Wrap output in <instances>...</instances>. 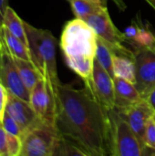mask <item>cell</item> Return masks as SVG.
I'll return each instance as SVG.
<instances>
[{
	"mask_svg": "<svg viewBox=\"0 0 155 156\" xmlns=\"http://www.w3.org/2000/svg\"><path fill=\"white\" fill-rule=\"evenodd\" d=\"M55 125L61 136L87 156L110 155L111 121L107 110L85 86L60 84Z\"/></svg>",
	"mask_w": 155,
	"mask_h": 156,
	"instance_id": "obj_1",
	"label": "cell"
},
{
	"mask_svg": "<svg viewBox=\"0 0 155 156\" xmlns=\"http://www.w3.org/2000/svg\"><path fill=\"white\" fill-rule=\"evenodd\" d=\"M60 48L69 68L73 70L84 84L90 82L96 58L97 35L82 19L75 18L66 23L61 37Z\"/></svg>",
	"mask_w": 155,
	"mask_h": 156,
	"instance_id": "obj_2",
	"label": "cell"
},
{
	"mask_svg": "<svg viewBox=\"0 0 155 156\" xmlns=\"http://www.w3.org/2000/svg\"><path fill=\"white\" fill-rule=\"evenodd\" d=\"M24 24L32 62L46 81L57 108L58 88L61 84L58 76L56 60L57 39L49 30L37 28L26 21Z\"/></svg>",
	"mask_w": 155,
	"mask_h": 156,
	"instance_id": "obj_3",
	"label": "cell"
},
{
	"mask_svg": "<svg viewBox=\"0 0 155 156\" xmlns=\"http://www.w3.org/2000/svg\"><path fill=\"white\" fill-rule=\"evenodd\" d=\"M109 116L111 121L110 155H144L146 149L143 146L129 123L115 108L109 111Z\"/></svg>",
	"mask_w": 155,
	"mask_h": 156,
	"instance_id": "obj_4",
	"label": "cell"
},
{
	"mask_svg": "<svg viewBox=\"0 0 155 156\" xmlns=\"http://www.w3.org/2000/svg\"><path fill=\"white\" fill-rule=\"evenodd\" d=\"M60 136L55 125L41 121L22 136L20 156H54Z\"/></svg>",
	"mask_w": 155,
	"mask_h": 156,
	"instance_id": "obj_5",
	"label": "cell"
},
{
	"mask_svg": "<svg viewBox=\"0 0 155 156\" xmlns=\"http://www.w3.org/2000/svg\"><path fill=\"white\" fill-rule=\"evenodd\" d=\"M0 82L9 93L29 101L30 91L24 85L15 58L9 52L3 37L0 40Z\"/></svg>",
	"mask_w": 155,
	"mask_h": 156,
	"instance_id": "obj_6",
	"label": "cell"
},
{
	"mask_svg": "<svg viewBox=\"0 0 155 156\" xmlns=\"http://www.w3.org/2000/svg\"><path fill=\"white\" fill-rule=\"evenodd\" d=\"M136 67L135 86L143 99L155 87V45L133 50Z\"/></svg>",
	"mask_w": 155,
	"mask_h": 156,
	"instance_id": "obj_7",
	"label": "cell"
},
{
	"mask_svg": "<svg viewBox=\"0 0 155 156\" xmlns=\"http://www.w3.org/2000/svg\"><path fill=\"white\" fill-rule=\"evenodd\" d=\"M85 86L96 99L107 109L115 108V92L113 78L95 58L91 79Z\"/></svg>",
	"mask_w": 155,
	"mask_h": 156,
	"instance_id": "obj_8",
	"label": "cell"
},
{
	"mask_svg": "<svg viewBox=\"0 0 155 156\" xmlns=\"http://www.w3.org/2000/svg\"><path fill=\"white\" fill-rule=\"evenodd\" d=\"M84 21L94 30L99 37L108 43L115 47H122L125 43L122 32L112 22L107 6H103L98 12L89 16Z\"/></svg>",
	"mask_w": 155,
	"mask_h": 156,
	"instance_id": "obj_9",
	"label": "cell"
},
{
	"mask_svg": "<svg viewBox=\"0 0 155 156\" xmlns=\"http://www.w3.org/2000/svg\"><path fill=\"white\" fill-rule=\"evenodd\" d=\"M121 116L129 123L139 141L143 144V137L145 127L148 121L154 115L155 110L145 100L142 99L139 101L123 109H116ZM145 148V147H144Z\"/></svg>",
	"mask_w": 155,
	"mask_h": 156,
	"instance_id": "obj_10",
	"label": "cell"
},
{
	"mask_svg": "<svg viewBox=\"0 0 155 156\" xmlns=\"http://www.w3.org/2000/svg\"><path fill=\"white\" fill-rule=\"evenodd\" d=\"M29 102L40 120L55 125L56 102L43 78L31 90Z\"/></svg>",
	"mask_w": 155,
	"mask_h": 156,
	"instance_id": "obj_11",
	"label": "cell"
},
{
	"mask_svg": "<svg viewBox=\"0 0 155 156\" xmlns=\"http://www.w3.org/2000/svg\"><path fill=\"white\" fill-rule=\"evenodd\" d=\"M5 112L17 122L23 133L42 121L37 116L29 101L20 99L9 92Z\"/></svg>",
	"mask_w": 155,
	"mask_h": 156,
	"instance_id": "obj_12",
	"label": "cell"
},
{
	"mask_svg": "<svg viewBox=\"0 0 155 156\" xmlns=\"http://www.w3.org/2000/svg\"><path fill=\"white\" fill-rule=\"evenodd\" d=\"M124 42L132 47V50L149 48L155 45V34L145 25L140 17L136 18L122 32Z\"/></svg>",
	"mask_w": 155,
	"mask_h": 156,
	"instance_id": "obj_13",
	"label": "cell"
},
{
	"mask_svg": "<svg viewBox=\"0 0 155 156\" xmlns=\"http://www.w3.org/2000/svg\"><path fill=\"white\" fill-rule=\"evenodd\" d=\"M114 92H115V109H123L142 100L134 83L124 79L114 77Z\"/></svg>",
	"mask_w": 155,
	"mask_h": 156,
	"instance_id": "obj_14",
	"label": "cell"
},
{
	"mask_svg": "<svg viewBox=\"0 0 155 156\" xmlns=\"http://www.w3.org/2000/svg\"><path fill=\"white\" fill-rule=\"evenodd\" d=\"M112 67L114 77H119L131 81L136 82V67L134 57L114 53L112 58Z\"/></svg>",
	"mask_w": 155,
	"mask_h": 156,
	"instance_id": "obj_15",
	"label": "cell"
},
{
	"mask_svg": "<svg viewBox=\"0 0 155 156\" xmlns=\"http://www.w3.org/2000/svg\"><path fill=\"white\" fill-rule=\"evenodd\" d=\"M2 26L6 30H8L13 36L20 39L23 43H25L27 46V37L24 20H22L19 17V16L15 12V10L10 6H8L6 9Z\"/></svg>",
	"mask_w": 155,
	"mask_h": 156,
	"instance_id": "obj_16",
	"label": "cell"
},
{
	"mask_svg": "<svg viewBox=\"0 0 155 156\" xmlns=\"http://www.w3.org/2000/svg\"><path fill=\"white\" fill-rule=\"evenodd\" d=\"M14 58L24 85L27 88L29 91H31V90L35 87L38 80L42 79L41 74L32 61L16 58Z\"/></svg>",
	"mask_w": 155,
	"mask_h": 156,
	"instance_id": "obj_17",
	"label": "cell"
},
{
	"mask_svg": "<svg viewBox=\"0 0 155 156\" xmlns=\"http://www.w3.org/2000/svg\"><path fill=\"white\" fill-rule=\"evenodd\" d=\"M1 33H2V37L5 40V43L9 52L11 53V55L14 58L32 61L30 51L28 49V47L25 43H23L20 39H18L17 37L13 36L3 26L1 28Z\"/></svg>",
	"mask_w": 155,
	"mask_h": 156,
	"instance_id": "obj_18",
	"label": "cell"
},
{
	"mask_svg": "<svg viewBox=\"0 0 155 156\" xmlns=\"http://www.w3.org/2000/svg\"><path fill=\"white\" fill-rule=\"evenodd\" d=\"M114 48H121V47H115V46L108 43L107 41H105L104 39H102L97 36L96 59L108 71V73L112 78H114L113 67H112V58H113V55H114Z\"/></svg>",
	"mask_w": 155,
	"mask_h": 156,
	"instance_id": "obj_19",
	"label": "cell"
},
{
	"mask_svg": "<svg viewBox=\"0 0 155 156\" xmlns=\"http://www.w3.org/2000/svg\"><path fill=\"white\" fill-rule=\"evenodd\" d=\"M69 3L75 16L82 20H85L89 16L103 7V5L94 0H71Z\"/></svg>",
	"mask_w": 155,
	"mask_h": 156,
	"instance_id": "obj_20",
	"label": "cell"
},
{
	"mask_svg": "<svg viewBox=\"0 0 155 156\" xmlns=\"http://www.w3.org/2000/svg\"><path fill=\"white\" fill-rule=\"evenodd\" d=\"M54 155L87 156V154L79 146L73 144L71 141L68 140L67 138L63 136H60V139H59V142H58V144L57 146Z\"/></svg>",
	"mask_w": 155,
	"mask_h": 156,
	"instance_id": "obj_21",
	"label": "cell"
},
{
	"mask_svg": "<svg viewBox=\"0 0 155 156\" xmlns=\"http://www.w3.org/2000/svg\"><path fill=\"white\" fill-rule=\"evenodd\" d=\"M143 144L145 149L155 151V118L154 115L148 121L145 132H144V137H143Z\"/></svg>",
	"mask_w": 155,
	"mask_h": 156,
	"instance_id": "obj_22",
	"label": "cell"
},
{
	"mask_svg": "<svg viewBox=\"0 0 155 156\" xmlns=\"http://www.w3.org/2000/svg\"><path fill=\"white\" fill-rule=\"evenodd\" d=\"M1 124H2V126L4 127V129L5 130V132L7 133L14 134V135L19 136V137L22 138V136L24 134L23 133V131L21 130V128L17 124V122L6 112H5V114L3 116Z\"/></svg>",
	"mask_w": 155,
	"mask_h": 156,
	"instance_id": "obj_23",
	"label": "cell"
},
{
	"mask_svg": "<svg viewBox=\"0 0 155 156\" xmlns=\"http://www.w3.org/2000/svg\"><path fill=\"white\" fill-rule=\"evenodd\" d=\"M21 150H22V138L14 134L7 133L8 156H20Z\"/></svg>",
	"mask_w": 155,
	"mask_h": 156,
	"instance_id": "obj_24",
	"label": "cell"
},
{
	"mask_svg": "<svg viewBox=\"0 0 155 156\" xmlns=\"http://www.w3.org/2000/svg\"><path fill=\"white\" fill-rule=\"evenodd\" d=\"M7 100H8V91L0 82V122H2L3 116L5 112Z\"/></svg>",
	"mask_w": 155,
	"mask_h": 156,
	"instance_id": "obj_25",
	"label": "cell"
},
{
	"mask_svg": "<svg viewBox=\"0 0 155 156\" xmlns=\"http://www.w3.org/2000/svg\"><path fill=\"white\" fill-rule=\"evenodd\" d=\"M0 156H8L7 133L0 122Z\"/></svg>",
	"mask_w": 155,
	"mask_h": 156,
	"instance_id": "obj_26",
	"label": "cell"
},
{
	"mask_svg": "<svg viewBox=\"0 0 155 156\" xmlns=\"http://www.w3.org/2000/svg\"><path fill=\"white\" fill-rule=\"evenodd\" d=\"M101 5H103V6H107V3H108V0H97ZM116 5H117V7L120 9V10H122V11H124L126 8H127V5H126V4H125V2L123 1V0H111Z\"/></svg>",
	"mask_w": 155,
	"mask_h": 156,
	"instance_id": "obj_27",
	"label": "cell"
},
{
	"mask_svg": "<svg viewBox=\"0 0 155 156\" xmlns=\"http://www.w3.org/2000/svg\"><path fill=\"white\" fill-rule=\"evenodd\" d=\"M8 0H0V24L2 25L5 14L8 7Z\"/></svg>",
	"mask_w": 155,
	"mask_h": 156,
	"instance_id": "obj_28",
	"label": "cell"
},
{
	"mask_svg": "<svg viewBox=\"0 0 155 156\" xmlns=\"http://www.w3.org/2000/svg\"><path fill=\"white\" fill-rule=\"evenodd\" d=\"M155 110V87L148 93V95L144 98Z\"/></svg>",
	"mask_w": 155,
	"mask_h": 156,
	"instance_id": "obj_29",
	"label": "cell"
},
{
	"mask_svg": "<svg viewBox=\"0 0 155 156\" xmlns=\"http://www.w3.org/2000/svg\"><path fill=\"white\" fill-rule=\"evenodd\" d=\"M144 1H146V2L150 5V6H151L153 9H154L155 11V0H144Z\"/></svg>",
	"mask_w": 155,
	"mask_h": 156,
	"instance_id": "obj_30",
	"label": "cell"
},
{
	"mask_svg": "<svg viewBox=\"0 0 155 156\" xmlns=\"http://www.w3.org/2000/svg\"><path fill=\"white\" fill-rule=\"evenodd\" d=\"M1 28H2V25L0 24V40H1V37H2V33H1Z\"/></svg>",
	"mask_w": 155,
	"mask_h": 156,
	"instance_id": "obj_31",
	"label": "cell"
},
{
	"mask_svg": "<svg viewBox=\"0 0 155 156\" xmlns=\"http://www.w3.org/2000/svg\"><path fill=\"white\" fill-rule=\"evenodd\" d=\"M67 1H69V2H70V1H71V0H67Z\"/></svg>",
	"mask_w": 155,
	"mask_h": 156,
	"instance_id": "obj_32",
	"label": "cell"
},
{
	"mask_svg": "<svg viewBox=\"0 0 155 156\" xmlns=\"http://www.w3.org/2000/svg\"><path fill=\"white\" fill-rule=\"evenodd\" d=\"M94 1H96V2H98V1H97V0H94ZM98 3H99V2H98Z\"/></svg>",
	"mask_w": 155,
	"mask_h": 156,
	"instance_id": "obj_33",
	"label": "cell"
},
{
	"mask_svg": "<svg viewBox=\"0 0 155 156\" xmlns=\"http://www.w3.org/2000/svg\"><path fill=\"white\" fill-rule=\"evenodd\" d=\"M154 118H155V112H154Z\"/></svg>",
	"mask_w": 155,
	"mask_h": 156,
	"instance_id": "obj_34",
	"label": "cell"
}]
</instances>
